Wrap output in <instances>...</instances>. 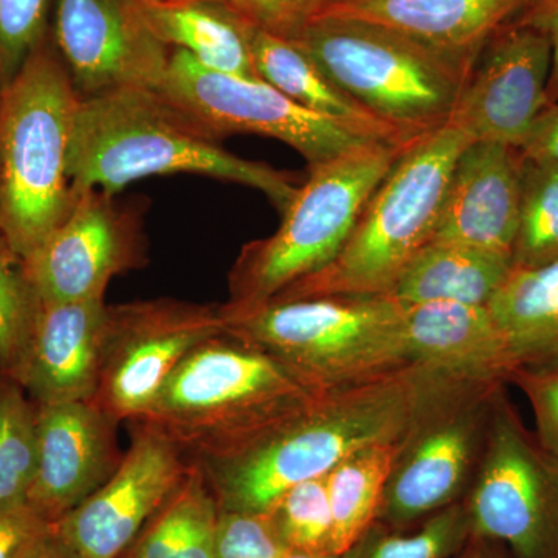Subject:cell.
Segmentation results:
<instances>
[{
    "label": "cell",
    "mask_w": 558,
    "mask_h": 558,
    "mask_svg": "<svg viewBox=\"0 0 558 558\" xmlns=\"http://www.w3.org/2000/svg\"><path fill=\"white\" fill-rule=\"evenodd\" d=\"M458 385L421 366L332 395L226 457L196 459L220 512L266 515L290 488L326 476L380 442L411 438L440 395Z\"/></svg>",
    "instance_id": "obj_1"
},
{
    "label": "cell",
    "mask_w": 558,
    "mask_h": 558,
    "mask_svg": "<svg viewBox=\"0 0 558 558\" xmlns=\"http://www.w3.org/2000/svg\"><path fill=\"white\" fill-rule=\"evenodd\" d=\"M179 172L258 190L279 213L300 190L288 172L223 149L156 90L121 89L80 100L68 159L76 194L89 189L116 194L134 180Z\"/></svg>",
    "instance_id": "obj_2"
},
{
    "label": "cell",
    "mask_w": 558,
    "mask_h": 558,
    "mask_svg": "<svg viewBox=\"0 0 558 558\" xmlns=\"http://www.w3.org/2000/svg\"><path fill=\"white\" fill-rule=\"evenodd\" d=\"M322 398L277 360L223 329L183 359L135 421L159 429L190 459L219 458L245 449Z\"/></svg>",
    "instance_id": "obj_3"
},
{
    "label": "cell",
    "mask_w": 558,
    "mask_h": 558,
    "mask_svg": "<svg viewBox=\"0 0 558 558\" xmlns=\"http://www.w3.org/2000/svg\"><path fill=\"white\" fill-rule=\"evenodd\" d=\"M227 332L277 360L319 396L414 366L403 304L391 296H315L220 304Z\"/></svg>",
    "instance_id": "obj_4"
},
{
    "label": "cell",
    "mask_w": 558,
    "mask_h": 558,
    "mask_svg": "<svg viewBox=\"0 0 558 558\" xmlns=\"http://www.w3.org/2000/svg\"><path fill=\"white\" fill-rule=\"evenodd\" d=\"M81 98L44 39L0 98V231L24 259L68 219L78 194L68 174Z\"/></svg>",
    "instance_id": "obj_5"
},
{
    "label": "cell",
    "mask_w": 558,
    "mask_h": 558,
    "mask_svg": "<svg viewBox=\"0 0 558 558\" xmlns=\"http://www.w3.org/2000/svg\"><path fill=\"white\" fill-rule=\"evenodd\" d=\"M468 143L450 123L414 140L374 191L339 255L270 301L391 295L432 242L451 170Z\"/></svg>",
    "instance_id": "obj_6"
},
{
    "label": "cell",
    "mask_w": 558,
    "mask_h": 558,
    "mask_svg": "<svg viewBox=\"0 0 558 558\" xmlns=\"http://www.w3.org/2000/svg\"><path fill=\"white\" fill-rule=\"evenodd\" d=\"M413 142L366 146L310 168V180L282 213L279 229L241 250L230 271L226 306L242 310L267 303L328 266L347 244L374 191Z\"/></svg>",
    "instance_id": "obj_7"
},
{
    "label": "cell",
    "mask_w": 558,
    "mask_h": 558,
    "mask_svg": "<svg viewBox=\"0 0 558 558\" xmlns=\"http://www.w3.org/2000/svg\"><path fill=\"white\" fill-rule=\"evenodd\" d=\"M290 43L359 105L409 138L450 123L468 81L413 40L366 22L325 17Z\"/></svg>",
    "instance_id": "obj_8"
},
{
    "label": "cell",
    "mask_w": 558,
    "mask_h": 558,
    "mask_svg": "<svg viewBox=\"0 0 558 558\" xmlns=\"http://www.w3.org/2000/svg\"><path fill=\"white\" fill-rule=\"evenodd\" d=\"M156 92L219 142L231 134L277 138L299 150L310 168L384 143L304 109L266 81L204 68L183 50L172 51Z\"/></svg>",
    "instance_id": "obj_9"
},
{
    "label": "cell",
    "mask_w": 558,
    "mask_h": 558,
    "mask_svg": "<svg viewBox=\"0 0 558 558\" xmlns=\"http://www.w3.org/2000/svg\"><path fill=\"white\" fill-rule=\"evenodd\" d=\"M223 329L220 304L156 299L106 307L94 402L117 422L142 417L183 359Z\"/></svg>",
    "instance_id": "obj_10"
},
{
    "label": "cell",
    "mask_w": 558,
    "mask_h": 558,
    "mask_svg": "<svg viewBox=\"0 0 558 558\" xmlns=\"http://www.w3.org/2000/svg\"><path fill=\"white\" fill-rule=\"evenodd\" d=\"M468 509L475 537L505 543L517 558H558V459L510 411L495 418Z\"/></svg>",
    "instance_id": "obj_11"
},
{
    "label": "cell",
    "mask_w": 558,
    "mask_h": 558,
    "mask_svg": "<svg viewBox=\"0 0 558 558\" xmlns=\"http://www.w3.org/2000/svg\"><path fill=\"white\" fill-rule=\"evenodd\" d=\"M113 196L81 191L68 219L25 259L43 306L105 299L110 279L148 263L142 209Z\"/></svg>",
    "instance_id": "obj_12"
},
{
    "label": "cell",
    "mask_w": 558,
    "mask_h": 558,
    "mask_svg": "<svg viewBox=\"0 0 558 558\" xmlns=\"http://www.w3.org/2000/svg\"><path fill=\"white\" fill-rule=\"evenodd\" d=\"M132 442L119 469L78 508L53 524L76 558H120L193 464L174 440L132 421Z\"/></svg>",
    "instance_id": "obj_13"
},
{
    "label": "cell",
    "mask_w": 558,
    "mask_h": 558,
    "mask_svg": "<svg viewBox=\"0 0 558 558\" xmlns=\"http://www.w3.org/2000/svg\"><path fill=\"white\" fill-rule=\"evenodd\" d=\"M54 43L81 100L156 90L171 58L134 0H58Z\"/></svg>",
    "instance_id": "obj_14"
},
{
    "label": "cell",
    "mask_w": 558,
    "mask_h": 558,
    "mask_svg": "<svg viewBox=\"0 0 558 558\" xmlns=\"http://www.w3.org/2000/svg\"><path fill=\"white\" fill-rule=\"evenodd\" d=\"M553 47L543 33L512 21L494 36L473 65L450 124L470 142L520 148L548 102Z\"/></svg>",
    "instance_id": "obj_15"
},
{
    "label": "cell",
    "mask_w": 558,
    "mask_h": 558,
    "mask_svg": "<svg viewBox=\"0 0 558 558\" xmlns=\"http://www.w3.org/2000/svg\"><path fill=\"white\" fill-rule=\"evenodd\" d=\"M117 424L94 400L36 405L38 459L25 499L51 524L86 501L119 469Z\"/></svg>",
    "instance_id": "obj_16"
},
{
    "label": "cell",
    "mask_w": 558,
    "mask_h": 558,
    "mask_svg": "<svg viewBox=\"0 0 558 558\" xmlns=\"http://www.w3.org/2000/svg\"><path fill=\"white\" fill-rule=\"evenodd\" d=\"M521 161V150L505 143H468L451 170L432 241L512 256Z\"/></svg>",
    "instance_id": "obj_17"
},
{
    "label": "cell",
    "mask_w": 558,
    "mask_h": 558,
    "mask_svg": "<svg viewBox=\"0 0 558 558\" xmlns=\"http://www.w3.org/2000/svg\"><path fill=\"white\" fill-rule=\"evenodd\" d=\"M532 0H333L319 20L379 25L413 40L465 80L484 46ZM318 20V21H319Z\"/></svg>",
    "instance_id": "obj_18"
},
{
    "label": "cell",
    "mask_w": 558,
    "mask_h": 558,
    "mask_svg": "<svg viewBox=\"0 0 558 558\" xmlns=\"http://www.w3.org/2000/svg\"><path fill=\"white\" fill-rule=\"evenodd\" d=\"M403 319L414 365L451 384L486 388L519 371L487 306L403 304Z\"/></svg>",
    "instance_id": "obj_19"
},
{
    "label": "cell",
    "mask_w": 558,
    "mask_h": 558,
    "mask_svg": "<svg viewBox=\"0 0 558 558\" xmlns=\"http://www.w3.org/2000/svg\"><path fill=\"white\" fill-rule=\"evenodd\" d=\"M106 307L105 299L43 306L17 379L35 405L95 399Z\"/></svg>",
    "instance_id": "obj_20"
},
{
    "label": "cell",
    "mask_w": 558,
    "mask_h": 558,
    "mask_svg": "<svg viewBox=\"0 0 558 558\" xmlns=\"http://www.w3.org/2000/svg\"><path fill=\"white\" fill-rule=\"evenodd\" d=\"M475 422L470 414H458L417 438L388 481L379 523L410 527L454 505L468 470Z\"/></svg>",
    "instance_id": "obj_21"
},
{
    "label": "cell",
    "mask_w": 558,
    "mask_h": 558,
    "mask_svg": "<svg viewBox=\"0 0 558 558\" xmlns=\"http://www.w3.org/2000/svg\"><path fill=\"white\" fill-rule=\"evenodd\" d=\"M244 32L258 78L296 105L379 142L402 145L416 140L400 134L359 105L295 44L248 25Z\"/></svg>",
    "instance_id": "obj_22"
},
{
    "label": "cell",
    "mask_w": 558,
    "mask_h": 558,
    "mask_svg": "<svg viewBox=\"0 0 558 558\" xmlns=\"http://www.w3.org/2000/svg\"><path fill=\"white\" fill-rule=\"evenodd\" d=\"M512 271V259L453 242L432 241L414 256L392 290L402 304L488 306Z\"/></svg>",
    "instance_id": "obj_23"
},
{
    "label": "cell",
    "mask_w": 558,
    "mask_h": 558,
    "mask_svg": "<svg viewBox=\"0 0 558 558\" xmlns=\"http://www.w3.org/2000/svg\"><path fill=\"white\" fill-rule=\"evenodd\" d=\"M487 307L519 371L558 368V260L512 269Z\"/></svg>",
    "instance_id": "obj_24"
},
{
    "label": "cell",
    "mask_w": 558,
    "mask_h": 558,
    "mask_svg": "<svg viewBox=\"0 0 558 558\" xmlns=\"http://www.w3.org/2000/svg\"><path fill=\"white\" fill-rule=\"evenodd\" d=\"M143 20L170 49L183 50L204 68L259 80L244 25L219 7L179 0H134Z\"/></svg>",
    "instance_id": "obj_25"
},
{
    "label": "cell",
    "mask_w": 558,
    "mask_h": 558,
    "mask_svg": "<svg viewBox=\"0 0 558 558\" xmlns=\"http://www.w3.org/2000/svg\"><path fill=\"white\" fill-rule=\"evenodd\" d=\"M220 509L196 459L120 558H215Z\"/></svg>",
    "instance_id": "obj_26"
},
{
    "label": "cell",
    "mask_w": 558,
    "mask_h": 558,
    "mask_svg": "<svg viewBox=\"0 0 558 558\" xmlns=\"http://www.w3.org/2000/svg\"><path fill=\"white\" fill-rule=\"evenodd\" d=\"M410 440L365 447L328 473L332 543L337 556H343L379 519L388 481Z\"/></svg>",
    "instance_id": "obj_27"
},
{
    "label": "cell",
    "mask_w": 558,
    "mask_h": 558,
    "mask_svg": "<svg viewBox=\"0 0 558 558\" xmlns=\"http://www.w3.org/2000/svg\"><path fill=\"white\" fill-rule=\"evenodd\" d=\"M472 535L468 505L454 502L414 529L376 521L341 558H458Z\"/></svg>",
    "instance_id": "obj_28"
},
{
    "label": "cell",
    "mask_w": 558,
    "mask_h": 558,
    "mask_svg": "<svg viewBox=\"0 0 558 558\" xmlns=\"http://www.w3.org/2000/svg\"><path fill=\"white\" fill-rule=\"evenodd\" d=\"M510 259L512 269H534L558 260L557 165L523 156L519 229Z\"/></svg>",
    "instance_id": "obj_29"
},
{
    "label": "cell",
    "mask_w": 558,
    "mask_h": 558,
    "mask_svg": "<svg viewBox=\"0 0 558 558\" xmlns=\"http://www.w3.org/2000/svg\"><path fill=\"white\" fill-rule=\"evenodd\" d=\"M43 310L27 263L0 231V374L20 379Z\"/></svg>",
    "instance_id": "obj_30"
},
{
    "label": "cell",
    "mask_w": 558,
    "mask_h": 558,
    "mask_svg": "<svg viewBox=\"0 0 558 558\" xmlns=\"http://www.w3.org/2000/svg\"><path fill=\"white\" fill-rule=\"evenodd\" d=\"M36 459V405L16 380L0 374V501L25 498Z\"/></svg>",
    "instance_id": "obj_31"
},
{
    "label": "cell",
    "mask_w": 558,
    "mask_h": 558,
    "mask_svg": "<svg viewBox=\"0 0 558 558\" xmlns=\"http://www.w3.org/2000/svg\"><path fill=\"white\" fill-rule=\"evenodd\" d=\"M288 553H333L328 475L290 488L266 513Z\"/></svg>",
    "instance_id": "obj_32"
},
{
    "label": "cell",
    "mask_w": 558,
    "mask_h": 558,
    "mask_svg": "<svg viewBox=\"0 0 558 558\" xmlns=\"http://www.w3.org/2000/svg\"><path fill=\"white\" fill-rule=\"evenodd\" d=\"M50 0H0V81L9 87L47 38Z\"/></svg>",
    "instance_id": "obj_33"
},
{
    "label": "cell",
    "mask_w": 558,
    "mask_h": 558,
    "mask_svg": "<svg viewBox=\"0 0 558 558\" xmlns=\"http://www.w3.org/2000/svg\"><path fill=\"white\" fill-rule=\"evenodd\" d=\"M219 7L234 20L248 27L258 28L292 40L304 28L317 22L333 0H179Z\"/></svg>",
    "instance_id": "obj_34"
},
{
    "label": "cell",
    "mask_w": 558,
    "mask_h": 558,
    "mask_svg": "<svg viewBox=\"0 0 558 558\" xmlns=\"http://www.w3.org/2000/svg\"><path fill=\"white\" fill-rule=\"evenodd\" d=\"M267 515L220 512L215 558H284Z\"/></svg>",
    "instance_id": "obj_35"
},
{
    "label": "cell",
    "mask_w": 558,
    "mask_h": 558,
    "mask_svg": "<svg viewBox=\"0 0 558 558\" xmlns=\"http://www.w3.org/2000/svg\"><path fill=\"white\" fill-rule=\"evenodd\" d=\"M510 380L526 392L537 421L539 446L558 459V368L520 369Z\"/></svg>",
    "instance_id": "obj_36"
},
{
    "label": "cell",
    "mask_w": 558,
    "mask_h": 558,
    "mask_svg": "<svg viewBox=\"0 0 558 558\" xmlns=\"http://www.w3.org/2000/svg\"><path fill=\"white\" fill-rule=\"evenodd\" d=\"M53 524L25 498L0 501V558H22Z\"/></svg>",
    "instance_id": "obj_37"
},
{
    "label": "cell",
    "mask_w": 558,
    "mask_h": 558,
    "mask_svg": "<svg viewBox=\"0 0 558 558\" xmlns=\"http://www.w3.org/2000/svg\"><path fill=\"white\" fill-rule=\"evenodd\" d=\"M515 21L543 33L553 47L548 102L554 105L558 102V0H532Z\"/></svg>",
    "instance_id": "obj_38"
},
{
    "label": "cell",
    "mask_w": 558,
    "mask_h": 558,
    "mask_svg": "<svg viewBox=\"0 0 558 558\" xmlns=\"http://www.w3.org/2000/svg\"><path fill=\"white\" fill-rule=\"evenodd\" d=\"M519 149L523 156L558 167V102L546 106L539 113Z\"/></svg>",
    "instance_id": "obj_39"
},
{
    "label": "cell",
    "mask_w": 558,
    "mask_h": 558,
    "mask_svg": "<svg viewBox=\"0 0 558 558\" xmlns=\"http://www.w3.org/2000/svg\"><path fill=\"white\" fill-rule=\"evenodd\" d=\"M22 558H76L51 527L46 537L39 539Z\"/></svg>",
    "instance_id": "obj_40"
},
{
    "label": "cell",
    "mask_w": 558,
    "mask_h": 558,
    "mask_svg": "<svg viewBox=\"0 0 558 558\" xmlns=\"http://www.w3.org/2000/svg\"><path fill=\"white\" fill-rule=\"evenodd\" d=\"M458 558H499L494 553L484 548V538L475 537L469 539L468 546L459 554Z\"/></svg>",
    "instance_id": "obj_41"
},
{
    "label": "cell",
    "mask_w": 558,
    "mask_h": 558,
    "mask_svg": "<svg viewBox=\"0 0 558 558\" xmlns=\"http://www.w3.org/2000/svg\"><path fill=\"white\" fill-rule=\"evenodd\" d=\"M284 558H341V556H337V554L288 553Z\"/></svg>",
    "instance_id": "obj_42"
},
{
    "label": "cell",
    "mask_w": 558,
    "mask_h": 558,
    "mask_svg": "<svg viewBox=\"0 0 558 558\" xmlns=\"http://www.w3.org/2000/svg\"><path fill=\"white\" fill-rule=\"evenodd\" d=\"M2 92H3L2 81H0V98H2Z\"/></svg>",
    "instance_id": "obj_43"
}]
</instances>
